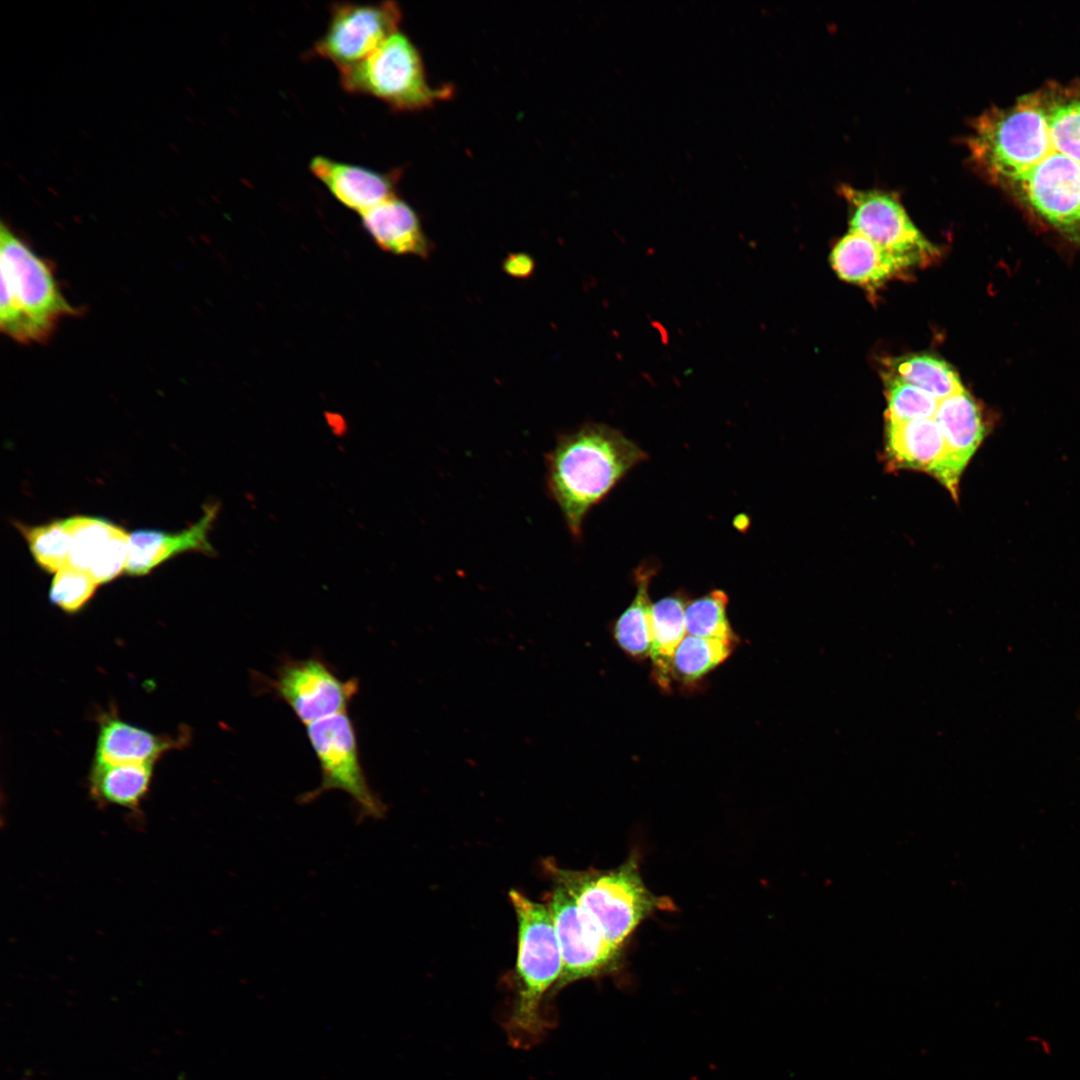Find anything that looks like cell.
Masks as SVG:
<instances>
[{
  "label": "cell",
  "instance_id": "20",
  "mask_svg": "<svg viewBox=\"0 0 1080 1080\" xmlns=\"http://www.w3.org/2000/svg\"><path fill=\"white\" fill-rule=\"evenodd\" d=\"M658 567L645 561L633 572L635 595L631 603L612 625L617 646L628 656L644 659L650 656V616L652 602L649 588Z\"/></svg>",
  "mask_w": 1080,
  "mask_h": 1080
},
{
  "label": "cell",
  "instance_id": "9",
  "mask_svg": "<svg viewBox=\"0 0 1080 1080\" xmlns=\"http://www.w3.org/2000/svg\"><path fill=\"white\" fill-rule=\"evenodd\" d=\"M255 682L257 688L286 703L305 726L347 712L359 690L358 679H341L319 656L285 658L273 677H255Z\"/></svg>",
  "mask_w": 1080,
  "mask_h": 1080
},
{
  "label": "cell",
  "instance_id": "22",
  "mask_svg": "<svg viewBox=\"0 0 1080 1080\" xmlns=\"http://www.w3.org/2000/svg\"><path fill=\"white\" fill-rule=\"evenodd\" d=\"M153 764L95 760L89 776L90 792L102 803L136 808L147 794Z\"/></svg>",
  "mask_w": 1080,
  "mask_h": 1080
},
{
  "label": "cell",
  "instance_id": "16",
  "mask_svg": "<svg viewBox=\"0 0 1080 1080\" xmlns=\"http://www.w3.org/2000/svg\"><path fill=\"white\" fill-rule=\"evenodd\" d=\"M946 452L943 434L934 418L906 422L887 420L886 453L894 468L927 472L941 481Z\"/></svg>",
  "mask_w": 1080,
  "mask_h": 1080
},
{
  "label": "cell",
  "instance_id": "12",
  "mask_svg": "<svg viewBox=\"0 0 1080 1080\" xmlns=\"http://www.w3.org/2000/svg\"><path fill=\"white\" fill-rule=\"evenodd\" d=\"M71 535L68 566L106 584L126 570L129 534L113 522L90 516L65 518Z\"/></svg>",
  "mask_w": 1080,
  "mask_h": 1080
},
{
  "label": "cell",
  "instance_id": "7",
  "mask_svg": "<svg viewBox=\"0 0 1080 1080\" xmlns=\"http://www.w3.org/2000/svg\"><path fill=\"white\" fill-rule=\"evenodd\" d=\"M306 733L319 763L321 780L315 789L303 793L299 802L310 803L326 792L339 790L351 798L358 821L382 818L386 806L369 785L356 730L347 712L306 725Z\"/></svg>",
  "mask_w": 1080,
  "mask_h": 1080
},
{
  "label": "cell",
  "instance_id": "29",
  "mask_svg": "<svg viewBox=\"0 0 1080 1080\" xmlns=\"http://www.w3.org/2000/svg\"><path fill=\"white\" fill-rule=\"evenodd\" d=\"M503 271L517 279L530 277L535 270L534 259L524 252L510 253L502 263Z\"/></svg>",
  "mask_w": 1080,
  "mask_h": 1080
},
{
  "label": "cell",
  "instance_id": "18",
  "mask_svg": "<svg viewBox=\"0 0 1080 1080\" xmlns=\"http://www.w3.org/2000/svg\"><path fill=\"white\" fill-rule=\"evenodd\" d=\"M181 743L167 736L153 734L111 714L104 715L99 725L95 760L153 764L162 754Z\"/></svg>",
  "mask_w": 1080,
  "mask_h": 1080
},
{
  "label": "cell",
  "instance_id": "28",
  "mask_svg": "<svg viewBox=\"0 0 1080 1080\" xmlns=\"http://www.w3.org/2000/svg\"><path fill=\"white\" fill-rule=\"evenodd\" d=\"M97 586L89 574L65 566L57 571L52 579L49 600L63 611L74 613L93 597Z\"/></svg>",
  "mask_w": 1080,
  "mask_h": 1080
},
{
  "label": "cell",
  "instance_id": "14",
  "mask_svg": "<svg viewBox=\"0 0 1080 1080\" xmlns=\"http://www.w3.org/2000/svg\"><path fill=\"white\" fill-rule=\"evenodd\" d=\"M934 420L947 448L940 482L957 498L960 476L985 437V424L979 407L965 390L940 400Z\"/></svg>",
  "mask_w": 1080,
  "mask_h": 1080
},
{
  "label": "cell",
  "instance_id": "15",
  "mask_svg": "<svg viewBox=\"0 0 1080 1080\" xmlns=\"http://www.w3.org/2000/svg\"><path fill=\"white\" fill-rule=\"evenodd\" d=\"M309 169L340 203L360 214L396 196L398 172L383 173L322 155L311 159Z\"/></svg>",
  "mask_w": 1080,
  "mask_h": 1080
},
{
  "label": "cell",
  "instance_id": "23",
  "mask_svg": "<svg viewBox=\"0 0 1080 1080\" xmlns=\"http://www.w3.org/2000/svg\"><path fill=\"white\" fill-rule=\"evenodd\" d=\"M889 374L914 385L939 401L964 388L956 372L943 360L930 355H910L890 362Z\"/></svg>",
  "mask_w": 1080,
  "mask_h": 1080
},
{
  "label": "cell",
  "instance_id": "8",
  "mask_svg": "<svg viewBox=\"0 0 1080 1080\" xmlns=\"http://www.w3.org/2000/svg\"><path fill=\"white\" fill-rule=\"evenodd\" d=\"M563 969L554 992L573 982L618 970L624 951L614 947L593 917L557 882L549 896Z\"/></svg>",
  "mask_w": 1080,
  "mask_h": 1080
},
{
  "label": "cell",
  "instance_id": "17",
  "mask_svg": "<svg viewBox=\"0 0 1080 1080\" xmlns=\"http://www.w3.org/2000/svg\"><path fill=\"white\" fill-rule=\"evenodd\" d=\"M362 225L375 244L394 255L428 258L433 250L415 210L391 197L361 213Z\"/></svg>",
  "mask_w": 1080,
  "mask_h": 1080
},
{
  "label": "cell",
  "instance_id": "6",
  "mask_svg": "<svg viewBox=\"0 0 1080 1080\" xmlns=\"http://www.w3.org/2000/svg\"><path fill=\"white\" fill-rule=\"evenodd\" d=\"M339 73L345 91L372 96L397 111L421 110L451 95L449 87L429 85L419 51L400 31Z\"/></svg>",
  "mask_w": 1080,
  "mask_h": 1080
},
{
  "label": "cell",
  "instance_id": "21",
  "mask_svg": "<svg viewBox=\"0 0 1080 1080\" xmlns=\"http://www.w3.org/2000/svg\"><path fill=\"white\" fill-rule=\"evenodd\" d=\"M684 592H676L652 603L650 616V658L656 680L668 687L673 655L686 636Z\"/></svg>",
  "mask_w": 1080,
  "mask_h": 1080
},
{
  "label": "cell",
  "instance_id": "2",
  "mask_svg": "<svg viewBox=\"0 0 1080 1080\" xmlns=\"http://www.w3.org/2000/svg\"><path fill=\"white\" fill-rule=\"evenodd\" d=\"M648 454L620 430L588 422L557 435L545 454V487L577 542L591 509Z\"/></svg>",
  "mask_w": 1080,
  "mask_h": 1080
},
{
  "label": "cell",
  "instance_id": "25",
  "mask_svg": "<svg viewBox=\"0 0 1080 1080\" xmlns=\"http://www.w3.org/2000/svg\"><path fill=\"white\" fill-rule=\"evenodd\" d=\"M15 526L26 540L31 555L40 568L56 573L68 566L71 535L65 519L38 526L20 523Z\"/></svg>",
  "mask_w": 1080,
  "mask_h": 1080
},
{
  "label": "cell",
  "instance_id": "24",
  "mask_svg": "<svg viewBox=\"0 0 1080 1080\" xmlns=\"http://www.w3.org/2000/svg\"><path fill=\"white\" fill-rule=\"evenodd\" d=\"M734 641L686 635L672 659L671 671L690 683L702 679L731 654Z\"/></svg>",
  "mask_w": 1080,
  "mask_h": 1080
},
{
  "label": "cell",
  "instance_id": "13",
  "mask_svg": "<svg viewBox=\"0 0 1080 1080\" xmlns=\"http://www.w3.org/2000/svg\"><path fill=\"white\" fill-rule=\"evenodd\" d=\"M220 512L218 503H208L203 514L190 527L170 533L155 529H138L129 534L126 572L144 576L168 559L185 552L215 555L209 534Z\"/></svg>",
  "mask_w": 1080,
  "mask_h": 1080
},
{
  "label": "cell",
  "instance_id": "26",
  "mask_svg": "<svg viewBox=\"0 0 1080 1080\" xmlns=\"http://www.w3.org/2000/svg\"><path fill=\"white\" fill-rule=\"evenodd\" d=\"M728 602V595L720 589H713L688 601L685 608L687 634L736 642V635L728 619Z\"/></svg>",
  "mask_w": 1080,
  "mask_h": 1080
},
{
  "label": "cell",
  "instance_id": "11",
  "mask_svg": "<svg viewBox=\"0 0 1080 1080\" xmlns=\"http://www.w3.org/2000/svg\"><path fill=\"white\" fill-rule=\"evenodd\" d=\"M402 13L393 1L378 4L334 3L324 34L313 53L332 62L340 70L373 53L398 31Z\"/></svg>",
  "mask_w": 1080,
  "mask_h": 1080
},
{
  "label": "cell",
  "instance_id": "10",
  "mask_svg": "<svg viewBox=\"0 0 1080 1080\" xmlns=\"http://www.w3.org/2000/svg\"><path fill=\"white\" fill-rule=\"evenodd\" d=\"M841 192L851 208L850 231L870 239L904 270L936 258L938 249L915 227L894 195L848 185L841 186Z\"/></svg>",
  "mask_w": 1080,
  "mask_h": 1080
},
{
  "label": "cell",
  "instance_id": "5",
  "mask_svg": "<svg viewBox=\"0 0 1080 1080\" xmlns=\"http://www.w3.org/2000/svg\"><path fill=\"white\" fill-rule=\"evenodd\" d=\"M577 902L593 917L607 940L623 950L638 926L656 911L672 910L673 902L653 894L645 885L638 857L632 854L608 871L556 870Z\"/></svg>",
  "mask_w": 1080,
  "mask_h": 1080
},
{
  "label": "cell",
  "instance_id": "4",
  "mask_svg": "<svg viewBox=\"0 0 1080 1080\" xmlns=\"http://www.w3.org/2000/svg\"><path fill=\"white\" fill-rule=\"evenodd\" d=\"M1 331L21 344L45 343L79 310L62 294L51 264L4 223L0 229Z\"/></svg>",
  "mask_w": 1080,
  "mask_h": 1080
},
{
  "label": "cell",
  "instance_id": "1",
  "mask_svg": "<svg viewBox=\"0 0 1080 1080\" xmlns=\"http://www.w3.org/2000/svg\"><path fill=\"white\" fill-rule=\"evenodd\" d=\"M968 149L992 184L1080 244V84L1050 82L987 110Z\"/></svg>",
  "mask_w": 1080,
  "mask_h": 1080
},
{
  "label": "cell",
  "instance_id": "3",
  "mask_svg": "<svg viewBox=\"0 0 1080 1080\" xmlns=\"http://www.w3.org/2000/svg\"><path fill=\"white\" fill-rule=\"evenodd\" d=\"M518 924L515 996L504 1021L515 1048H530L544 1038L551 1021L544 1000L562 974L561 951L548 906L517 890L509 892Z\"/></svg>",
  "mask_w": 1080,
  "mask_h": 1080
},
{
  "label": "cell",
  "instance_id": "27",
  "mask_svg": "<svg viewBox=\"0 0 1080 1080\" xmlns=\"http://www.w3.org/2000/svg\"><path fill=\"white\" fill-rule=\"evenodd\" d=\"M888 421L906 422L934 418L939 400L928 392L887 374Z\"/></svg>",
  "mask_w": 1080,
  "mask_h": 1080
},
{
  "label": "cell",
  "instance_id": "19",
  "mask_svg": "<svg viewBox=\"0 0 1080 1080\" xmlns=\"http://www.w3.org/2000/svg\"><path fill=\"white\" fill-rule=\"evenodd\" d=\"M832 267L840 278L876 289L904 268L864 235L850 231L834 247Z\"/></svg>",
  "mask_w": 1080,
  "mask_h": 1080
}]
</instances>
